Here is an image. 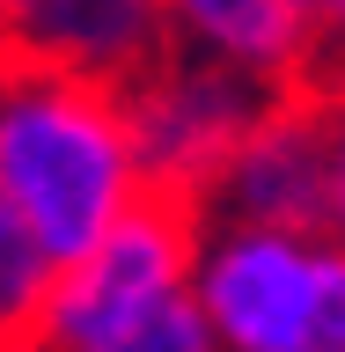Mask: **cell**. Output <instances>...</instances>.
Here are the masks:
<instances>
[{
	"label": "cell",
	"mask_w": 345,
	"mask_h": 352,
	"mask_svg": "<svg viewBox=\"0 0 345 352\" xmlns=\"http://www.w3.org/2000/svg\"><path fill=\"white\" fill-rule=\"evenodd\" d=\"M118 103H125L140 184H147L154 198H184V206L206 213L228 154H236L242 140H250V125L272 110V88L242 81L236 66L206 59V52H191V44L176 37Z\"/></svg>",
	"instance_id": "3957f363"
},
{
	"label": "cell",
	"mask_w": 345,
	"mask_h": 352,
	"mask_svg": "<svg viewBox=\"0 0 345 352\" xmlns=\"http://www.w3.org/2000/svg\"><path fill=\"white\" fill-rule=\"evenodd\" d=\"M176 44V15L154 0H15L0 8V59L125 96Z\"/></svg>",
	"instance_id": "8992f818"
},
{
	"label": "cell",
	"mask_w": 345,
	"mask_h": 352,
	"mask_svg": "<svg viewBox=\"0 0 345 352\" xmlns=\"http://www.w3.org/2000/svg\"><path fill=\"white\" fill-rule=\"evenodd\" d=\"M324 235L345 250V88L331 96V220H324Z\"/></svg>",
	"instance_id": "30bf717a"
},
{
	"label": "cell",
	"mask_w": 345,
	"mask_h": 352,
	"mask_svg": "<svg viewBox=\"0 0 345 352\" xmlns=\"http://www.w3.org/2000/svg\"><path fill=\"white\" fill-rule=\"evenodd\" d=\"M52 294H59V257L0 206V352H44Z\"/></svg>",
	"instance_id": "ba28073f"
},
{
	"label": "cell",
	"mask_w": 345,
	"mask_h": 352,
	"mask_svg": "<svg viewBox=\"0 0 345 352\" xmlns=\"http://www.w3.org/2000/svg\"><path fill=\"white\" fill-rule=\"evenodd\" d=\"M220 228H272V235H324L331 220V96H272L250 140L228 154L206 220Z\"/></svg>",
	"instance_id": "5b68a950"
},
{
	"label": "cell",
	"mask_w": 345,
	"mask_h": 352,
	"mask_svg": "<svg viewBox=\"0 0 345 352\" xmlns=\"http://www.w3.org/2000/svg\"><path fill=\"white\" fill-rule=\"evenodd\" d=\"M176 37L272 96H324L331 0H176Z\"/></svg>",
	"instance_id": "52a82bcc"
},
{
	"label": "cell",
	"mask_w": 345,
	"mask_h": 352,
	"mask_svg": "<svg viewBox=\"0 0 345 352\" xmlns=\"http://www.w3.org/2000/svg\"><path fill=\"white\" fill-rule=\"evenodd\" d=\"M96 352H220V338H213V323L198 316V301L184 294V301L154 308L147 323L118 330V338H110V345H96Z\"/></svg>",
	"instance_id": "9c48e42d"
},
{
	"label": "cell",
	"mask_w": 345,
	"mask_h": 352,
	"mask_svg": "<svg viewBox=\"0 0 345 352\" xmlns=\"http://www.w3.org/2000/svg\"><path fill=\"white\" fill-rule=\"evenodd\" d=\"M191 301L220 352H345V250L331 235L213 228Z\"/></svg>",
	"instance_id": "7a4b0ae2"
},
{
	"label": "cell",
	"mask_w": 345,
	"mask_h": 352,
	"mask_svg": "<svg viewBox=\"0 0 345 352\" xmlns=\"http://www.w3.org/2000/svg\"><path fill=\"white\" fill-rule=\"evenodd\" d=\"M147 198L118 88L0 59V206L59 257H88Z\"/></svg>",
	"instance_id": "6da1fadb"
},
{
	"label": "cell",
	"mask_w": 345,
	"mask_h": 352,
	"mask_svg": "<svg viewBox=\"0 0 345 352\" xmlns=\"http://www.w3.org/2000/svg\"><path fill=\"white\" fill-rule=\"evenodd\" d=\"M198 250H206V213L147 191L88 257H74L59 272V294L44 316V352H96L118 330L147 323L154 308L184 301Z\"/></svg>",
	"instance_id": "277c9868"
}]
</instances>
